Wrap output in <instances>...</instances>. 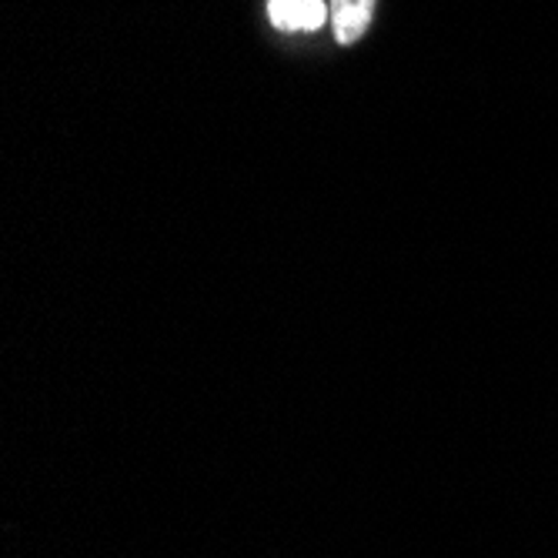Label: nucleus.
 I'll return each instance as SVG.
<instances>
[{
    "label": "nucleus",
    "instance_id": "obj_1",
    "mask_svg": "<svg viewBox=\"0 0 558 558\" xmlns=\"http://www.w3.org/2000/svg\"><path fill=\"white\" fill-rule=\"evenodd\" d=\"M268 17L278 31H318L331 11L325 8V0H268Z\"/></svg>",
    "mask_w": 558,
    "mask_h": 558
},
{
    "label": "nucleus",
    "instance_id": "obj_2",
    "mask_svg": "<svg viewBox=\"0 0 558 558\" xmlns=\"http://www.w3.org/2000/svg\"><path fill=\"white\" fill-rule=\"evenodd\" d=\"M375 11V0H331V24L341 44L362 40Z\"/></svg>",
    "mask_w": 558,
    "mask_h": 558
}]
</instances>
